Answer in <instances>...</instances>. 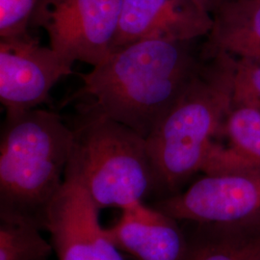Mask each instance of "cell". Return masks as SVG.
Here are the masks:
<instances>
[{
    "instance_id": "cell-1",
    "label": "cell",
    "mask_w": 260,
    "mask_h": 260,
    "mask_svg": "<svg viewBox=\"0 0 260 260\" xmlns=\"http://www.w3.org/2000/svg\"><path fill=\"white\" fill-rule=\"evenodd\" d=\"M192 42L142 41L112 52L68 99L79 111L118 121L147 139L203 64Z\"/></svg>"
},
{
    "instance_id": "cell-2",
    "label": "cell",
    "mask_w": 260,
    "mask_h": 260,
    "mask_svg": "<svg viewBox=\"0 0 260 260\" xmlns=\"http://www.w3.org/2000/svg\"><path fill=\"white\" fill-rule=\"evenodd\" d=\"M73 141V128L57 113H6L0 136V220L47 230Z\"/></svg>"
},
{
    "instance_id": "cell-3",
    "label": "cell",
    "mask_w": 260,
    "mask_h": 260,
    "mask_svg": "<svg viewBox=\"0 0 260 260\" xmlns=\"http://www.w3.org/2000/svg\"><path fill=\"white\" fill-rule=\"evenodd\" d=\"M207 61L146 139L157 200L204 173L232 107L235 59L220 53Z\"/></svg>"
},
{
    "instance_id": "cell-4",
    "label": "cell",
    "mask_w": 260,
    "mask_h": 260,
    "mask_svg": "<svg viewBox=\"0 0 260 260\" xmlns=\"http://www.w3.org/2000/svg\"><path fill=\"white\" fill-rule=\"evenodd\" d=\"M79 113L65 179L83 186L100 209H124L157 198L146 139L103 115Z\"/></svg>"
},
{
    "instance_id": "cell-5",
    "label": "cell",
    "mask_w": 260,
    "mask_h": 260,
    "mask_svg": "<svg viewBox=\"0 0 260 260\" xmlns=\"http://www.w3.org/2000/svg\"><path fill=\"white\" fill-rule=\"evenodd\" d=\"M123 0H40L30 27L71 62L101 64L112 53Z\"/></svg>"
},
{
    "instance_id": "cell-6",
    "label": "cell",
    "mask_w": 260,
    "mask_h": 260,
    "mask_svg": "<svg viewBox=\"0 0 260 260\" xmlns=\"http://www.w3.org/2000/svg\"><path fill=\"white\" fill-rule=\"evenodd\" d=\"M152 205L179 222L259 223L260 171L205 175Z\"/></svg>"
},
{
    "instance_id": "cell-7",
    "label": "cell",
    "mask_w": 260,
    "mask_h": 260,
    "mask_svg": "<svg viewBox=\"0 0 260 260\" xmlns=\"http://www.w3.org/2000/svg\"><path fill=\"white\" fill-rule=\"evenodd\" d=\"M74 63L29 32L0 39V102L6 113L35 109L47 103L61 78L73 75Z\"/></svg>"
},
{
    "instance_id": "cell-8",
    "label": "cell",
    "mask_w": 260,
    "mask_h": 260,
    "mask_svg": "<svg viewBox=\"0 0 260 260\" xmlns=\"http://www.w3.org/2000/svg\"><path fill=\"white\" fill-rule=\"evenodd\" d=\"M99 210L83 186L64 180L47 214V231L58 260H122L101 225Z\"/></svg>"
},
{
    "instance_id": "cell-9",
    "label": "cell",
    "mask_w": 260,
    "mask_h": 260,
    "mask_svg": "<svg viewBox=\"0 0 260 260\" xmlns=\"http://www.w3.org/2000/svg\"><path fill=\"white\" fill-rule=\"evenodd\" d=\"M212 22L192 0H123L112 52L142 41L193 42L207 36Z\"/></svg>"
},
{
    "instance_id": "cell-10",
    "label": "cell",
    "mask_w": 260,
    "mask_h": 260,
    "mask_svg": "<svg viewBox=\"0 0 260 260\" xmlns=\"http://www.w3.org/2000/svg\"><path fill=\"white\" fill-rule=\"evenodd\" d=\"M180 222L146 203L122 209L118 223L105 229L119 251L137 260H184L185 233Z\"/></svg>"
},
{
    "instance_id": "cell-11",
    "label": "cell",
    "mask_w": 260,
    "mask_h": 260,
    "mask_svg": "<svg viewBox=\"0 0 260 260\" xmlns=\"http://www.w3.org/2000/svg\"><path fill=\"white\" fill-rule=\"evenodd\" d=\"M212 20L203 59L224 53L260 65V0H226L212 14Z\"/></svg>"
},
{
    "instance_id": "cell-12",
    "label": "cell",
    "mask_w": 260,
    "mask_h": 260,
    "mask_svg": "<svg viewBox=\"0 0 260 260\" xmlns=\"http://www.w3.org/2000/svg\"><path fill=\"white\" fill-rule=\"evenodd\" d=\"M180 223L184 260H260V223Z\"/></svg>"
},
{
    "instance_id": "cell-13",
    "label": "cell",
    "mask_w": 260,
    "mask_h": 260,
    "mask_svg": "<svg viewBox=\"0 0 260 260\" xmlns=\"http://www.w3.org/2000/svg\"><path fill=\"white\" fill-rule=\"evenodd\" d=\"M220 137L226 140L224 146L236 157L260 171L259 110L233 102L218 135Z\"/></svg>"
},
{
    "instance_id": "cell-14",
    "label": "cell",
    "mask_w": 260,
    "mask_h": 260,
    "mask_svg": "<svg viewBox=\"0 0 260 260\" xmlns=\"http://www.w3.org/2000/svg\"><path fill=\"white\" fill-rule=\"evenodd\" d=\"M53 251L36 226L0 220V260H48Z\"/></svg>"
},
{
    "instance_id": "cell-15",
    "label": "cell",
    "mask_w": 260,
    "mask_h": 260,
    "mask_svg": "<svg viewBox=\"0 0 260 260\" xmlns=\"http://www.w3.org/2000/svg\"><path fill=\"white\" fill-rule=\"evenodd\" d=\"M40 0H0V39L28 33Z\"/></svg>"
},
{
    "instance_id": "cell-16",
    "label": "cell",
    "mask_w": 260,
    "mask_h": 260,
    "mask_svg": "<svg viewBox=\"0 0 260 260\" xmlns=\"http://www.w3.org/2000/svg\"><path fill=\"white\" fill-rule=\"evenodd\" d=\"M233 102L260 111V65L235 59Z\"/></svg>"
},
{
    "instance_id": "cell-17",
    "label": "cell",
    "mask_w": 260,
    "mask_h": 260,
    "mask_svg": "<svg viewBox=\"0 0 260 260\" xmlns=\"http://www.w3.org/2000/svg\"><path fill=\"white\" fill-rule=\"evenodd\" d=\"M192 1H194L196 4H198L201 8H203L212 15L214 12L221 5H223L226 0H192Z\"/></svg>"
}]
</instances>
